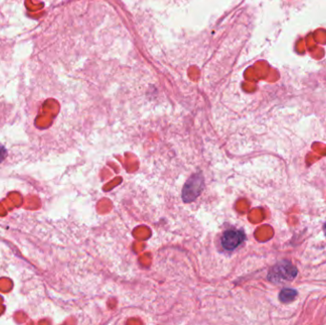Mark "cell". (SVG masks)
<instances>
[{
	"label": "cell",
	"mask_w": 326,
	"mask_h": 325,
	"mask_svg": "<svg viewBox=\"0 0 326 325\" xmlns=\"http://www.w3.org/2000/svg\"><path fill=\"white\" fill-rule=\"evenodd\" d=\"M297 275V268L289 261H282L275 264L268 274V280L275 284L286 283L293 281Z\"/></svg>",
	"instance_id": "obj_1"
},
{
	"label": "cell",
	"mask_w": 326,
	"mask_h": 325,
	"mask_svg": "<svg viewBox=\"0 0 326 325\" xmlns=\"http://www.w3.org/2000/svg\"><path fill=\"white\" fill-rule=\"evenodd\" d=\"M203 186H204V180L200 174H196L190 177L184 186V189L182 192L183 201L189 203L196 200L203 191Z\"/></svg>",
	"instance_id": "obj_2"
},
{
	"label": "cell",
	"mask_w": 326,
	"mask_h": 325,
	"mask_svg": "<svg viewBox=\"0 0 326 325\" xmlns=\"http://www.w3.org/2000/svg\"><path fill=\"white\" fill-rule=\"evenodd\" d=\"M245 239V235L240 230H228L221 236V245L227 251L238 248Z\"/></svg>",
	"instance_id": "obj_3"
},
{
	"label": "cell",
	"mask_w": 326,
	"mask_h": 325,
	"mask_svg": "<svg viewBox=\"0 0 326 325\" xmlns=\"http://www.w3.org/2000/svg\"><path fill=\"white\" fill-rule=\"evenodd\" d=\"M297 293L296 290L293 289H283L280 294V300L283 303H290L292 301L295 300V297L297 296Z\"/></svg>",
	"instance_id": "obj_4"
},
{
	"label": "cell",
	"mask_w": 326,
	"mask_h": 325,
	"mask_svg": "<svg viewBox=\"0 0 326 325\" xmlns=\"http://www.w3.org/2000/svg\"><path fill=\"white\" fill-rule=\"evenodd\" d=\"M6 156V150L5 148L1 147L0 146V161H2Z\"/></svg>",
	"instance_id": "obj_5"
},
{
	"label": "cell",
	"mask_w": 326,
	"mask_h": 325,
	"mask_svg": "<svg viewBox=\"0 0 326 325\" xmlns=\"http://www.w3.org/2000/svg\"><path fill=\"white\" fill-rule=\"evenodd\" d=\"M324 233H325V235H326V223H325V225H324Z\"/></svg>",
	"instance_id": "obj_6"
}]
</instances>
